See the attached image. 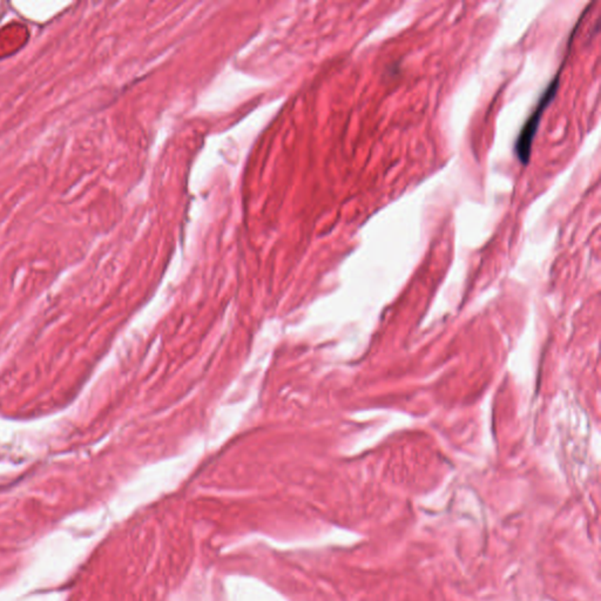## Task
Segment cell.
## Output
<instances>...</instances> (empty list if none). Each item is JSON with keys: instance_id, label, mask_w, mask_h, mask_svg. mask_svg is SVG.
Segmentation results:
<instances>
[{"instance_id": "6da1fadb", "label": "cell", "mask_w": 601, "mask_h": 601, "mask_svg": "<svg viewBox=\"0 0 601 601\" xmlns=\"http://www.w3.org/2000/svg\"><path fill=\"white\" fill-rule=\"evenodd\" d=\"M559 80H560V73L555 76V79L548 83L546 90H543V95L540 97L534 111L529 116V119L526 120V123H524V126H522L520 133L515 140V155L522 165L529 163L531 153H532L533 140L536 137V130L539 128L540 121H541L545 109L548 108V104H551V101L557 95V92L559 90Z\"/></svg>"}]
</instances>
